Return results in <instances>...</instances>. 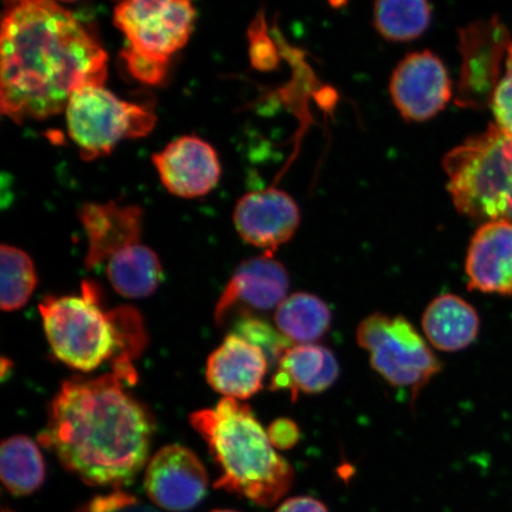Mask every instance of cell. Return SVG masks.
I'll list each match as a JSON object with an SVG mask.
<instances>
[{"instance_id":"obj_1","label":"cell","mask_w":512,"mask_h":512,"mask_svg":"<svg viewBox=\"0 0 512 512\" xmlns=\"http://www.w3.org/2000/svg\"><path fill=\"white\" fill-rule=\"evenodd\" d=\"M108 56L55 0H3L0 105L17 124L66 111L86 86H104Z\"/></svg>"},{"instance_id":"obj_2","label":"cell","mask_w":512,"mask_h":512,"mask_svg":"<svg viewBox=\"0 0 512 512\" xmlns=\"http://www.w3.org/2000/svg\"><path fill=\"white\" fill-rule=\"evenodd\" d=\"M153 432L149 409L112 373L64 381L38 440L82 482L120 489L146 464Z\"/></svg>"},{"instance_id":"obj_3","label":"cell","mask_w":512,"mask_h":512,"mask_svg":"<svg viewBox=\"0 0 512 512\" xmlns=\"http://www.w3.org/2000/svg\"><path fill=\"white\" fill-rule=\"evenodd\" d=\"M190 422L220 466L215 489L265 508L273 507L291 490L296 473L275 450L251 407L223 398L215 408L192 413Z\"/></svg>"},{"instance_id":"obj_4","label":"cell","mask_w":512,"mask_h":512,"mask_svg":"<svg viewBox=\"0 0 512 512\" xmlns=\"http://www.w3.org/2000/svg\"><path fill=\"white\" fill-rule=\"evenodd\" d=\"M454 207L478 222H512V137L496 124L466 139L443 162Z\"/></svg>"},{"instance_id":"obj_5","label":"cell","mask_w":512,"mask_h":512,"mask_svg":"<svg viewBox=\"0 0 512 512\" xmlns=\"http://www.w3.org/2000/svg\"><path fill=\"white\" fill-rule=\"evenodd\" d=\"M40 312L51 350L68 367L88 373L117 354L110 312L102 310L99 288L91 281L83 283L80 297L44 298Z\"/></svg>"},{"instance_id":"obj_6","label":"cell","mask_w":512,"mask_h":512,"mask_svg":"<svg viewBox=\"0 0 512 512\" xmlns=\"http://www.w3.org/2000/svg\"><path fill=\"white\" fill-rule=\"evenodd\" d=\"M356 337L369 354L371 368L390 386L411 390L413 400L443 368L405 317L373 313L358 325Z\"/></svg>"},{"instance_id":"obj_7","label":"cell","mask_w":512,"mask_h":512,"mask_svg":"<svg viewBox=\"0 0 512 512\" xmlns=\"http://www.w3.org/2000/svg\"><path fill=\"white\" fill-rule=\"evenodd\" d=\"M64 112L69 137L86 162L110 155L123 140L147 136L156 125L155 114L104 86L78 89Z\"/></svg>"},{"instance_id":"obj_8","label":"cell","mask_w":512,"mask_h":512,"mask_svg":"<svg viewBox=\"0 0 512 512\" xmlns=\"http://www.w3.org/2000/svg\"><path fill=\"white\" fill-rule=\"evenodd\" d=\"M113 22L127 49L147 60L168 64L190 40L196 22L191 0H120Z\"/></svg>"},{"instance_id":"obj_9","label":"cell","mask_w":512,"mask_h":512,"mask_svg":"<svg viewBox=\"0 0 512 512\" xmlns=\"http://www.w3.org/2000/svg\"><path fill=\"white\" fill-rule=\"evenodd\" d=\"M510 43L509 30L496 16L459 30L462 69L456 96L458 106L484 110L491 105L501 81L503 55Z\"/></svg>"},{"instance_id":"obj_10","label":"cell","mask_w":512,"mask_h":512,"mask_svg":"<svg viewBox=\"0 0 512 512\" xmlns=\"http://www.w3.org/2000/svg\"><path fill=\"white\" fill-rule=\"evenodd\" d=\"M389 92L403 119L422 123L444 111L452 98V81L437 55L416 51L395 68Z\"/></svg>"},{"instance_id":"obj_11","label":"cell","mask_w":512,"mask_h":512,"mask_svg":"<svg viewBox=\"0 0 512 512\" xmlns=\"http://www.w3.org/2000/svg\"><path fill=\"white\" fill-rule=\"evenodd\" d=\"M145 489L158 507L188 511L207 494V471L189 448L169 445L159 450L147 466Z\"/></svg>"},{"instance_id":"obj_12","label":"cell","mask_w":512,"mask_h":512,"mask_svg":"<svg viewBox=\"0 0 512 512\" xmlns=\"http://www.w3.org/2000/svg\"><path fill=\"white\" fill-rule=\"evenodd\" d=\"M236 232L243 241L274 254L296 234L300 210L287 192L270 188L242 196L234 210Z\"/></svg>"},{"instance_id":"obj_13","label":"cell","mask_w":512,"mask_h":512,"mask_svg":"<svg viewBox=\"0 0 512 512\" xmlns=\"http://www.w3.org/2000/svg\"><path fill=\"white\" fill-rule=\"evenodd\" d=\"M290 275L280 261L265 253L243 261L217 302L214 312L217 325L226 324L235 310L270 311L287 298Z\"/></svg>"},{"instance_id":"obj_14","label":"cell","mask_w":512,"mask_h":512,"mask_svg":"<svg viewBox=\"0 0 512 512\" xmlns=\"http://www.w3.org/2000/svg\"><path fill=\"white\" fill-rule=\"evenodd\" d=\"M160 182L172 195L206 196L220 182L221 163L213 146L196 136L174 140L152 156Z\"/></svg>"},{"instance_id":"obj_15","label":"cell","mask_w":512,"mask_h":512,"mask_svg":"<svg viewBox=\"0 0 512 512\" xmlns=\"http://www.w3.org/2000/svg\"><path fill=\"white\" fill-rule=\"evenodd\" d=\"M78 215L88 240L85 259L88 270L137 245L143 233L144 210L133 204L88 202Z\"/></svg>"},{"instance_id":"obj_16","label":"cell","mask_w":512,"mask_h":512,"mask_svg":"<svg viewBox=\"0 0 512 512\" xmlns=\"http://www.w3.org/2000/svg\"><path fill=\"white\" fill-rule=\"evenodd\" d=\"M471 291L512 296V222L489 221L473 234L465 260Z\"/></svg>"},{"instance_id":"obj_17","label":"cell","mask_w":512,"mask_h":512,"mask_svg":"<svg viewBox=\"0 0 512 512\" xmlns=\"http://www.w3.org/2000/svg\"><path fill=\"white\" fill-rule=\"evenodd\" d=\"M268 358L258 345L230 334L208 358L207 380L224 398L246 400L264 388Z\"/></svg>"},{"instance_id":"obj_18","label":"cell","mask_w":512,"mask_h":512,"mask_svg":"<svg viewBox=\"0 0 512 512\" xmlns=\"http://www.w3.org/2000/svg\"><path fill=\"white\" fill-rule=\"evenodd\" d=\"M339 371L334 352L324 345H291L279 358L271 389L274 392L286 390L296 401L300 394H320L334 386Z\"/></svg>"},{"instance_id":"obj_19","label":"cell","mask_w":512,"mask_h":512,"mask_svg":"<svg viewBox=\"0 0 512 512\" xmlns=\"http://www.w3.org/2000/svg\"><path fill=\"white\" fill-rule=\"evenodd\" d=\"M480 319L475 307L456 294L446 293L432 300L422 316V330L435 349L456 352L476 341Z\"/></svg>"},{"instance_id":"obj_20","label":"cell","mask_w":512,"mask_h":512,"mask_svg":"<svg viewBox=\"0 0 512 512\" xmlns=\"http://www.w3.org/2000/svg\"><path fill=\"white\" fill-rule=\"evenodd\" d=\"M107 277L120 296L142 299L152 296L163 279V267L151 248L133 245L108 260Z\"/></svg>"},{"instance_id":"obj_21","label":"cell","mask_w":512,"mask_h":512,"mask_svg":"<svg viewBox=\"0 0 512 512\" xmlns=\"http://www.w3.org/2000/svg\"><path fill=\"white\" fill-rule=\"evenodd\" d=\"M274 320L288 341L311 344L329 331L332 313L328 304L315 294L297 292L277 307Z\"/></svg>"},{"instance_id":"obj_22","label":"cell","mask_w":512,"mask_h":512,"mask_svg":"<svg viewBox=\"0 0 512 512\" xmlns=\"http://www.w3.org/2000/svg\"><path fill=\"white\" fill-rule=\"evenodd\" d=\"M0 476L5 488L15 496H28L41 488L46 478V466L34 441L24 435L3 441Z\"/></svg>"},{"instance_id":"obj_23","label":"cell","mask_w":512,"mask_h":512,"mask_svg":"<svg viewBox=\"0 0 512 512\" xmlns=\"http://www.w3.org/2000/svg\"><path fill=\"white\" fill-rule=\"evenodd\" d=\"M431 21L430 0H375V29L389 42L414 41L425 34Z\"/></svg>"},{"instance_id":"obj_24","label":"cell","mask_w":512,"mask_h":512,"mask_svg":"<svg viewBox=\"0 0 512 512\" xmlns=\"http://www.w3.org/2000/svg\"><path fill=\"white\" fill-rule=\"evenodd\" d=\"M110 317L117 334L118 349L112 360L113 374L128 386L137 382V371L133 362L142 355L147 334L142 315L131 306H120L110 311Z\"/></svg>"},{"instance_id":"obj_25","label":"cell","mask_w":512,"mask_h":512,"mask_svg":"<svg viewBox=\"0 0 512 512\" xmlns=\"http://www.w3.org/2000/svg\"><path fill=\"white\" fill-rule=\"evenodd\" d=\"M2 298L0 305L5 312H14L29 302L37 286L34 261L28 253L14 246H2Z\"/></svg>"},{"instance_id":"obj_26","label":"cell","mask_w":512,"mask_h":512,"mask_svg":"<svg viewBox=\"0 0 512 512\" xmlns=\"http://www.w3.org/2000/svg\"><path fill=\"white\" fill-rule=\"evenodd\" d=\"M235 334L247 339L264 350L268 361H279L285 350L291 347V342L279 330L258 318L245 317L236 325Z\"/></svg>"},{"instance_id":"obj_27","label":"cell","mask_w":512,"mask_h":512,"mask_svg":"<svg viewBox=\"0 0 512 512\" xmlns=\"http://www.w3.org/2000/svg\"><path fill=\"white\" fill-rule=\"evenodd\" d=\"M79 512H158L140 501L137 497L123 491L98 496L88 502Z\"/></svg>"},{"instance_id":"obj_28","label":"cell","mask_w":512,"mask_h":512,"mask_svg":"<svg viewBox=\"0 0 512 512\" xmlns=\"http://www.w3.org/2000/svg\"><path fill=\"white\" fill-rule=\"evenodd\" d=\"M496 125L512 137V62L507 61V73L499 81L491 101Z\"/></svg>"},{"instance_id":"obj_29","label":"cell","mask_w":512,"mask_h":512,"mask_svg":"<svg viewBox=\"0 0 512 512\" xmlns=\"http://www.w3.org/2000/svg\"><path fill=\"white\" fill-rule=\"evenodd\" d=\"M121 55H123L128 72L131 73L134 79L145 83V85H158L168 72V64L147 60L127 48L124 49Z\"/></svg>"},{"instance_id":"obj_30","label":"cell","mask_w":512,"mask_h":512,"mask_svg":"<svg viewBox=\"0 0 512 512\" xmlns=\"http://www.w3.org/2000/svg\"><path fill=\"white\" fill-rule=\"evenodd\" d=\"M275 450L286 451L297 445L300 432L296 422L287 418L274 420L267 430Z\"/></svg>"},{"instance_id":"obj_31","label":"cell","mask_w":512,"mask_h":512,"mask_svg":"<svg viewBox=\"0 0 512 512\" xmlns=\"http://www.w3.org/2000/svg\"><path fill=\"white\" fill-rule=\"evenodd\" d=\"M275 512H329L323 502L310 496H297L286 499Z\"/></svg>"},{"instance_id":"obj_32","label":"cell","mask_w":512,"mask_h":512,"mask_svg":"<svg viewBox=\"0 0 512 512\" xmlns=\"http://www.w3.org/2000/svg\"><path fill=\"white\" fill-rule=\"evenodd\" d=\"M508 60L512 62V42L509 44L508 47Z\"/></svg>"},{"instance_id":"obj_33","label":"cell","mask_w":512,"mask_h":512,"mask_svg":"<svg viewBox=\"0 0 512 512\" xmlns=\"http://www.w3.org/2000/svg\"><path fill=\"white\" fill-rule=\"evenodd\" d=\"M57 3H74L78 2V0H55Z\"/></svg>"},{"instance_id":"obj_34","label":"cell","mask_w":512,"mask_h":512,"mask_svg":"<svg viewBox=\"0 0 512 512\" xmlns=\"http://www.w3.org/2000/svg\"><path fill=\"white\" fill-rule=\"evenodd\" d=\"M213 512H236V511H233V510H216V511H213Z\"/></svg>"},{"instance_id":"obj_35","label":"cell","mask_w":512,"mask_h":512,"mask_svg":"<svg viewBox=\"0 0 512 512\" xmlns=\"http://www.w3.org/2000/svg\"><path fill=\"white\" fill-rule=\"evenodd\" d=\"M3 512H12V511H6V510H4Z\"/></svg>"}]
</instances>
